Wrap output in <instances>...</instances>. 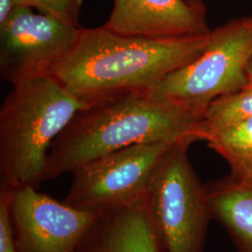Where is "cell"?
<instances>
[{
	"label": "cell",
	"mask_w": 252,
	"mask_h": 252,
	"mask_svg": "<svg viewBox=\"0 0 252 252\" xmlns=\"http://www.w3.org/2000/svg\"><path fill=\"white\" fill-rule=\"evenodd\" d=\"M209 33L154 39L119 35L103 26L81 27L72 49L49 76L85 106L129 93H149L196 59Z\"/></svg>",
	"instance_id": "obj_1"
},
{
	"label": "cell",
	"mask_w": 252,
	"mask_h": 252,
	"mask_svg": "<svg viewBox=\"0 0 252 252\" xmlns=\"http://www.w3.org/2000/svg\"><path fill=\"white\" fill-rule=\"evenodd\" d=\"M204 115L143 92L93 103L78 111L55 139L44 181L133 145L203 140Z\"/></svg>",
	"instance_id": "obj_2"
},
{
	"label": "cell",
	"mask_w": 252,
	"mask_h": 252,
	"mask_svg": "<svg viewBox=\"0 0 252 252\" xmlns=\"http://www.w3.org/2000/svg\"><path fill=\"white\" fill-rule=\"evenodd\" d=\"M85 107L51 76L13 86L0 108V186L38 189L55 139Z\"/></svg>",
	"instance_id": "obj_3"
},
{
	"label": "cell",
	"mask_w": 252,
	"mask_h": 252,
	"mask_svg": "<svg viewBox=\"0 0 252 252\" xmlns=\"http://www.w3.org/2000/svg\"><path fill=\"white\" fill-rule=\"evenodd\" d=\"M190 144L172 145L149 181L145 203L162 252H204L213 220L207 187L188 158Z\"/></svg>",
	"instance_id": "obj_4"
},
{
	"label": "cell",
	"mask_w": 252,
	"mask_h": 252,
	"mask_svg": "<svg viewBox=\"0 0 252 252\" xmlns=\"http://www.w3.org/2000/svg\"><path fill=\"white\" fill-rule=\"evenodd\" d=\"M252 56V16L235 19L210 31L205 51L148 94L205 113L213 100L251 84Z\"/></svg>",
	"instance_id": "obj_5"
},
{
	"label": "cell",
	"mask_w": 252,
	"mask_h": 252,
	"mask_svg": "<svg viewBox=\"0 0 252 252\" xmlns=\"http://www.w3.org/2000/svg\"><path fill=\"white\" fill-rule=\"evenodd\" d=\"M174 143L133 145L81 165L71 172L63 202L78 209L102 212L143 201L155 166Z\"/></svg>",
	"instance_id": "obj_6"
},
{
	"label": "cell",
	"mask_w": 252,
	"mask_h": 252,
	"mask_svg": "<svg viewBox=\"0 0 252 252\" xmlns=\"http://www.w3.org/2000/svg\"><path fill=\"white\" fill-rule=\"evenodd\" d=\"M81 27L18 6L0 27V78L16 86L52 69L75 44Z\"/></svg>",
	"instance_id": "obj_7"
},
{
	"label": "cell",
	"mask_w": 252,
	"mask_h": 252,
	"mask_svg": "<svg viewBox=\"0 0 252 252\" xmlns=\"http://www.w3.org/2000/svg\"><path fill=\"white\" fill-rule=\"evenodd\" d=\"M6 189L16 252H71L101 213L70 207L30 186Z\"/></svg>",
	"instance_id": "obj_8"
},
{
	"label": "cell",
	"mask_w": 252,
	"mask_h": 252,
	"mask_svg": "<svg viewBox=\"0 0 252 252\" xmlns=\"http://www.w3.org/2000/svg\"><path fill=\"white\" fill-rule=\"evenodd\" d=\"M103 27L119 35L154 39L207 35V8L186 0H113Z\"/></svg>",
	"instance_id": "obj_9"
},
{
	"label": "cell",
	"mask_w": 252,
	"mask_h": 252,
	"mask_svg": "<svg viewBox=\"0 0 252 252\" xmlns=\"http://www.w3.org/2000/svg\"><path fill=\"white\" fill-rule=\"evenodd\" d=\"M71 252H162L145 199L102 211Z\"/></svg>",
	"instance_id": "obj_10"
},
{
	"label": "cell",
	"mask_w": 252,
	"mask_h": 252,
	"mask_svg": "<svg viewBox=\"0 0 252 252\" xmlns=\"http://www.w3.org/2000/svg\"><path fill=\"white\" fill-rule=\"evenodd\" d=\"M206 187L212 219L223 226L237 252H252V185L227 178Z\"/></svg>",
	"instance_id": "obj_11"
},
{
	"label": "cell",
	"mask_w": 252,
	"mask_h": 252,
	"mask_svg": "<svg viewBox=\"0 0 252 252\" xmlns=\"http://www.w3.org/2000/svg\"><path fill=\"white\" fill-rule=\"evenodd\" d=\"M204 141L228 162L231 169L229 178L252 185V118L207 133Z\"/></svg>",
	"instance_id": "obj_12"
},
{
	"label": "cell",
	"mask_w": 252,
	"mask_h": 252,
	"mask_svg": "<svg viewBox=\"0 0 252 252\" xmlns=\"http://www.w3.org/2000/svg\"><path fill=\"white\" fill-rule=\"evenodd\" d=\"M252 118V84L213 100L205 111L203 140L207 133Z\"/></svg>",
	"instance_id": "obj_13"
},
{
	"label": "cell",
	"mask_w": 252,
	"mask_h": 252,
	"mask_svg": "<svg viewBox=\"0 0 252 252\" xmlns=\"http://www.w3.org/2000/svg\"><path fill=\"white\" fill-rule=\"evenodd\" d=\"M21 6L35 8L42 14L53 16L63 23L80 27L81 0H20Z\"/></svg>",
	"instance_id": "obj_14"
},
{
	"label": "cell",
	"mask_w": 252,
	"mask_h": 252,
	"mask_svg": "<svg viewBox=\"0 0 252 252\" xmlns=\"http://www.w3.org/2000/svg\"><path fill=\"white\" fill-rule=\"evenodd\" d=\"M9 190L0 187V252H16L9 220Z\"/></svg>",
	"instance_id": "obj_15"
},
{
	"label": "cell",
	"mask_w": 252,
	"mask_h": 252,
	"mask_svg": "<svg viewBox=\"0 0 252 252\" xmlns=\"http://www.w3.org/2000/svg\"><path fill=\"white\" fill-rule=\"evenodd\" d=\"M18 6H21L20 0H0V27L7 22Z\"/></svg>",
	"instance_id": "obj_16"
},
{
	"label": "cell",
	"mask_w": 252,
	"mask_h": 252,
	"mask_svg": "<svg viewBox=\"0 0 252 252\" xmlns=\"http://www.w3.org/2000/svg\"><path fill=\"white\" fill-rule=\"evenodd\" d=\"M189 4L196 7V8H206V5L204 4L203 0H186Z\"/></svg>",
	"instance_id": "obj_17"
},
{
	"label": "cell",
	"mask_w": 252,
	"mask_h": 252,
	"mask_svg": "<svg viewBox=\"0 0 252 252\" xmlns=\"http://www.w3.org/2000/svg\"><path fill=\"white\" fill-rule=\"evenodd\" d=\"M248 74H249V79H250V82L252 84V56L250 63H249V67H248Z\"/></svg>",
	"instance_id": "obj_18"
}]
</instances>
